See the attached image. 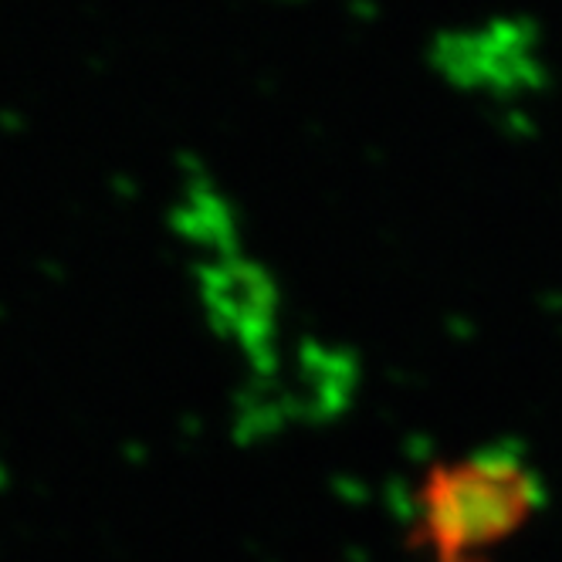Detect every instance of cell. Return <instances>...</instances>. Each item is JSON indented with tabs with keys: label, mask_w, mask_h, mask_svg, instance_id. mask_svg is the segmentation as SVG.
<instances>
[{
	"label": "cell",
	"mask_w": 562,
	"mask_h": 562,
	"mask_svg": "<svg viewBox=\"0 0 562 562\" xmlns=\"http://www.w3.org/2000/svg\"><path fill=\"white\" fill-rule=\"evenodd\" d=\"M512 485V471H492L485 464L434 474L427 495V526L440 552L454 555L502 536L512 521V505L518 502Z\"/></svg>",
	"instance_id": "6da1fadb"
}]
</instances>
